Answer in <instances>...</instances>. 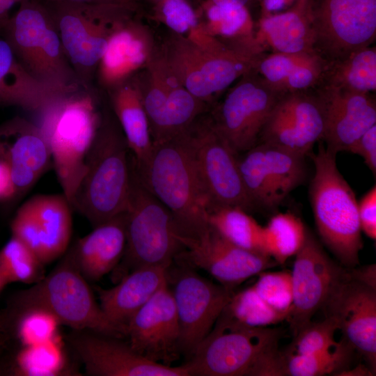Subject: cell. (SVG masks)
<instances>
[{
  "label": "cell",
  "instance_id": "1",
  "mask_svg": "<svg viewBox=\"0 0 376 376\" xmlns=\"http://www.w3.org/2000/svg\"><path fill=\"white\" fill-rule=\"evenodd\" d=\"M279 329L251 327L223 312L184 363L189 376H284Z\"/></svg>",
  "mask_w": 376,
  "mask_h": 376
},
{
  "label": "cell",
  "instance_id": "2",
  "mask_svg": "<svg viewBox=\"0 0 376 376\" xmlns=\"http://www.w3.org/2000/svg\"><path fill=\"white\" fill-rule=\"evenodd\" d=\"M187 34L174 33L160 54L182 85L206 104L256 69L265 54L229 45L201 23Z\"/></svg>",
  "mask_w": 376,
  "mask_h": 376
},
{
  "label": "cell",
  "instance_id": "3",
  "mask_svg": "<svg viewBox=\"0 0 376 376\" xmlns=\"http://www.w3.org/2000/svg\"><path fill=\"white\" fill-rule=\"evenodd\" d=\"M132 162L143 184L171 214L180 239H197L206 233L208 203L183 132L153 143L141 166Z\"/></svg>",
  "mask_w": 376,
  "mask_h": 376
},
{
  "label": "cell",
  "instance_id": "4",
  "mask_svg": "<svg viewBox=\"0 0 376 376\" xmlns=\"http://www.w3.org/2000/svg\"><path fill=\"white\" fill-rule=\"evenodd\" d=\"M39 113L38 125L49 146L63 194L70 203L101 123L97 95L93 87H81L55 96Z\"/></svg>",
  "mask_w": 376,
  "mask_h": 376
},
{
  "label": "cell",
  "instance_id": "5",
  "mask_svg": "<svg viewBox=\"0 0 376 376\" xmlns=\"http://www.w3.org/2000/svg\"><path fill=\"white\" fill-rule=\"evenodd\" d=\"M130 148L115 116L102 113L86 170L70 201L93 227L123 213L128 201Z\"/></svg>",
  "mask_w": 376,
  "mask_h": 376
},
{
  "label": "cell",
  "instance_id": "6",
  "mask_svg": "<svg viewBox=\"0 0 376 376\" xmlns=\"http://www.w3.org/2000/svg\"><path fill=\"white\" fill-rule=\"evenodd\" d=\"M308 155L315 167L309 197L319 237L343 267H355L363 241L354 192L338 169L336 154L320 142L318 152Z\"/></svg>",
  "mask_w": 376,
  "mask_h": 376
},
{
  "label": "cell",
  "instance_id": "7",
  "mask_svg": "<svg viewBox=\"0 0 376 376\" xmlns=\"http://www.w3.org/2000/svg\"><path fill=\"white\" fill-rule=\"evenodd\" d=\"M25 70L56 94L83 87L63 49L52 15L40 0H24L1 27Z\"/></svg>",
  "mask_w": 376,
  "mask_h": 376
},
{
  "label": "cell",
  "instance_id": "8",
  "mask_svg": "<svg viewBox=\"0 0 376 376\" xmlns=\"http://www.w3.org/2000/svg\"><path fill=\"white\" fill-rule=\"evenodd\" d=\"M125 215L126 244L120 261L112 271L116 282L137 268L169 267L185 249L171 214L143 184L132 159Z\"/></svg>",
  "mask_w": 376,
  "mask_h": 376
},
{
  "label": "cell",
  "instance_id": "9",
  "mask_svg": "<svg viewBox=\"0 0 376 376\" xmlns=\"http://www.w3.org/2000/svg\"><path fill=\"white\" fill-rule=\"evenodd\" d=\"M86 281L65 253L46 277L21 294L18 306L43 309L74 330L125 336V331L107 318Z\"/></svg>",
  "mask_w": 376,
  "mask_h": 376
},
{
  "label": "cell",
  "instance_id": "10",
  "mask_svg": "<svg viewBox=\"0 0 376 376\" xmlns=\"http://www.w3.org/2000/svg\"><path fill=\"white\" fill-rule=\"evenodd\" d=\"M43 3L50 11L65 54L79 83L84 88H92L111 34L123 18L135 12L114 5Z\"/></svg>",
  "mask_w": 376,
  "mask_h": 376
},
{
  "label": "cell",
  "instance_id": "11",
  "mask_svg": "<svg viewBox=\"0 0 376 376\" xmlns=\"http://www.w3.org/2000/svg\"><path fill=\"white\" fill-rule=\"evenodd\" d=\"M210 205L255 209L245 190L237 155L205 113L183 132Z\"/></svg>",
  "mask_w": 376,
  "mask_h": 376
},
{
  "label": "cell",
  "instance_id": "12",
  "mask_svg": "<svg viewBox=\"0 0 376 376\" xmlns=\"http://www.w3.org/2000/svg\"><path fill=\"white\" fill-rule=\"evenodd\" d=\"M148 117L152 143L185 132L205 113L206 103L178 80L160 53H155L143 72L135 75Z\"/></svg>",
  "mask_w": 376,
  "mask_h": 376
},
{
  "label": "cell",
  "instance_id": "13",
  "mask_svg": "<svg viewBox=\"0 0 376 376\" xmlns=\"http://www.w3.org/2000/svg\"><path fill=\"white\" fill-rule=\"evenodd\" d=\"M282 94L252 70L239 79L210 114L214 127L236 154L246 152L258 143Z\"/></svg>",
  "mask_w": 376,
  "mask_h": 376
},
{
  "label": "cell",
  "instance_id": "14",
  "mask_svg": "<svg viewBox=\"0 0 376 376\" xmlns=\"http://www.w3.org/2000/svg\"><path fill=\"white\" fill-rule=\"evenodd\" d=\"M315 52L333 61L370 47L376 38V0H313Z\"/></svg>",
  "mask_w": 376,
  "mask_h": 376
},
{
  "label": "cell",
  "instance_id": "15",
  "mask_svg": "<svg viewBox=\"0 0 376 376\" xmlns=\"http://www.w3.org/2000/svg\"><path fill=\"white\" fill-rule=\"evenodd\" d=\"M167 269L179 325V350L187 359L207 336L233 292L182 263Z\"/></svg>",
  "mask_w": 376,
  "mask_h": 376
},
{
  "label": "cell",
  "instance_id": "16",
  "mask_svg": "<svg viewBox=\"0 0 376 376\" xmlns=\"http://www.w3.org/2000/svg\"><path fill=\"white\" fill-rule=\"evenodd\" d=\"M245 152L238 159L239 168L255 208L278 207L305 179L304 156L265 143H258Z\"/></svg>",
  "mask_w": 376,
  "mask_h": 376
},
{
  "label": "cell",
  "instance_id": "17",
  "mask_svg": "<svg viewBox=\"0 0 376 376\" xmlns=\"http://www.w3.org/2000/svg\"><path fill=\"white\" fill-rule=\"evenodd\" d=\"M72 207L62 194H38L17 210L12 236L29 247L44 265L68 249L72 232Z\"/></svg>",
  "mask_w": 376,
  "mask_h": 376
},
{
  "label": "cell",
  "instance_id": "18",
  "mask_svg": "<svg viewBox=\"0 0 376 376\" xmlns=\"http://www.w3.org/2000/svg\"><path fill=\"white\" fill-rule=\"evenodd\" d=\"M180 240L185 249L174 260L205 271L232 292L250 277L278 265L268 256L235 245L210 225L200 237Z\"/></svg>",
  "mask_w": 376,
  "mask_h": 376
},
{
  "label": "cell",
  "instance_id": "19",
  "mask_svg": "<svg viewBox=\"0 0 376 376\" xmlns=\"http://www.w3.org/2000/svg\"><path fill=\"white\" fill-rule=\"evenodd\" d=\"M295 256L291 271L293 301L286 320L293 335L322 308L346 269L327 255L308 229L304 243Z\"/></svg>",
  "mask_w": 376,
  "mask_h": 376
},
{
  "label": "cell",
  "instance_id": "20",
  "mask_svg": "<svg viewBox=\"0 0 376 376\" xmlns=\"http://www.w3.org/2000/svg\"><path fill=\"white\" fill-rule=\"evenodd\" d=\"M322 309L375 374L376 289L352 278L346 268Z\"/></svg>",
  "mask_w": 376,
  "mask_h": 376
},
{
  "label": "cell",
  "instance_id": "21",
  "mask_svg": "<svg viewBox=\"0 0 376 376\" xmlns=\"http://www.w3.org/2000/svg\"><path fill=\"white\" fill-rule=\"evenodd\" d=\"M324 116L311 90L282 94L260 134L258 143L273 146L305 157L322 140Z\"/></svg>",
  "mask_w": 376,
  "mask_h": 376
},
{
  "label": "cell",
  "instance_id": "22",
  "mask_svg": "<svg viewBox=\"0 0 376 376\" xmlns=\"http://www.w3.org/2000/svg\"><path fill=\"white\" fill-rule=\"evenodd\" d=\"M120 339L88 330H75L69 341L90 375L189 376L184 364L173 366L150 361Z\"/></svg>",
  "mask_w": 376,
  "mask_h": 376
},
{
  "label": "cell",
  "instance_id": "23",
  "mask_svg": "<svg viewBox=\"0 0 376 376\" xmlns=\"http://www.w3.org/2000/svg\"><path fill=\"white\" fill-rule=\"evenodd\" d=\"M179 325L168 283L159 289L126 326L129 345L145 358L171 366L180 355Z\"/></svg>",
  "mask_w": 376,
  "mask_h": 376
},
{
  "label": "cell",
  "instance_id": "24",
  "mask_svg": "<svg viewBox=\"0 0 376 376\" xmlns=\"http://www.w3.org/2000/svg\"><path fill=\"white\" fill-rule=\"evenodd\" d=\"M324 116L321 141L327 150L337 154L351 152L369 128L376 125V102L371 93H358L320 84L312 89Z\"/></svg>",
  "mask_w": 376,
  "mask_h": 376
},
{
  "label": "cell",
  "instance_id": "25",
  "mask_svg": "<svg viewBox=\"0 0 376 376\" xmlns=\"http://www.w3.org/2000/svg\"><path fill=\"white\" fill-rule=\"evenodd\" d=\"M51 159L49 146L38 125L19 116L0 125V160L11 170L17 195L36 184Z\"/></svg>",
  "mask_w": 376,
  "mask_h": 376
},
{
  "label": "cell",
  "instance_id": "26",
  "mask_svg": "<svg viewBox=\"0 0 376 376\" xmlns=\"http://www.w3.org/2000/svg\"><path fill=\"white\" fill-rule=\"evenodd\" d=\"M133 13L117 24L97 67L95 78L107 91L138 74L155 53L151 35Z\"/></svg>",
  "mask_w": 376,
  "mask_h": 376
},
{
  "label": "cell",
  "instance_id": "27",
  "mask_svg": "<svg viewBox=\"0 0 376 376\" xmlns=\"http://www.w3.org/2000/svg\"><path fill=\"white\" fill-rule=\"evenodd\" d=\"M313 0H297L288 9L260 15L255 41L264 51L316 54L312 21Z\"/></svg>",
  "mask_w": 376,
  "mask_h": 376
},
{
  "label": "cell",
  "instance_id": "28",
  "mask_svg": "<svg viewBox=\"0 0 376 376\" xmlns=\"http://www.w3.org/2000/svg\"><path fill=\"white\" fill-rule=\"evenodd\" d=\"M126 244L125 212L96 226L66 254L88 281H97L120 261Z\"/></svg>",
  "mask_w": 376,
  "mask_h": 376
},
{
  "label": "cell",
  "instance_id": "29",
  "mask_svg": "<svg viewBox=\"0 0 376 376\" xmlns=\"http://www.w3.org/2000/svg\"><path fill=\"white\" fill-rule=\"evenodd\" d=\"M163 266L143 267L125 275L113 288L95 287L100 306L107 318L125 332L135 314L159 289L168 283L167 269Z\"/></svg>",
  "mask_w": 376,
  "mask_h": 376
},
{
  "label": "cell",
  "instance_id": "30",
  "mask_svg": "<svg viewBox=\"0 0 376 376\" xmlns=\"http://www.w3.org/2000/svg\"><path fill=\"white\" fill-rule=\"evenodd\" d=\"M107 92L114 116L125 137L134 163L140 166L146 162L153 143L135 75Z\"/></svg>",
  "mask_w": 376,
  "mask_h": 376
},
{
  "label": "cell",
  "instance_id": "31",
  "mask_svg": "<svg viewBox=\"0 0 376 376\" xmlns=\"http://www.w3.org/2000/svg\"><path fill=\"white\" fill-rule=\"evenodd\" d=\"M56 94L35 80L0 36V105L39 111Z\"/></svg>",
  "mask_w": 376,
  "mask_h": 376
},
{
  "label": "cell",
  "instance_id": "32",
  "mask_svg": "<svg viewBox=\"0 0 376 376\" xmlns=\"http://www.w3.org/2000/svg\"><path fill=\"white\" fill-rule=\"evenodd\" d=\"M320 84L371 93L376 90V48L370 46L327 61Z\"/></svg>",
  "mask_w": 376,
  "mask_h": 376
},
{
  "label": "cell",
  "instance_id": "33",
  "mask_svg": "<svg viewBox=\"0 0 376 376\" xmlns=\"http://www.w3.org/2000/svg\"><path fill=\"white\" fill-rule=\"evenodd\" d=\"M203 29L211 36L232 41L228 45L253 50L260 49L254 38L250 10L231 3H214L206 1Z\"/></svg>",
  "mask_w": 376,
  "mask_h": 376
},
{
  "label": "cell",
  "instance_id": "34",
  "mask_svg": "<svg viewBox=\"0 0 376 376\" xmlns=\"http://www.w3.org/2000/svg\"><path fill=\"white\" fill-rule=\"evenodd\" d=\"M207 214L209 224L225 239L239 247L265 255L263 226L248 212L236 206L210 205Z\"/></svg>",
  "mask_w": 376,
  "mask_h": 376
},
{
  "label": "cell",
  "instance_id": "35",
  "mask_svg": "<svg viewBox=\"0 0 376 376\" xmlns=\"http://www.w3.org/2000/svg\"><path fill=\"white\" fill-rule=\"evenodd\" d=\"M306 230L302 221L291 212L278 213L263 226L262 250L278 265L295 256L302 247Z\"/></svg>",
  "mask_w": 376,
  "mask_h": 376
},
{
  "label": "cell",
  "instance_id": "36",
  "mask_svg": "<svg viewBox=\"0 0 376 376\" xmlns=\"http://www.w3.org/2000/svg\"><path fill=\"white\" fill-rule=\"evenodd\" d=\"M354 348L343 338L334 346L308 354L283 356L284 376L336 375L350 368Z\"/></svg>",
  "mask_w": 376,
  "mask_h": 376
},
{
  "label": "cell",
  "instance_id": "37",
  "mask_svg": "<svg viewBox=\"0 0 376 376\" xmlns=\"http://www.w3.org/2000/svg\"><path fill=\"white\" fill-rule=\"evenodd\" d=\"M235 322L251 327H265L286 320L288 315L266 303L253 286L233 293L222 311Z\"/></svg>",
  "mask_w": 376,
  "mask_h": 376
},
{
  "label": "cell",
  "instance_id": "38",
  "mask_svg": "<svg viewBox=\"0 0 376 376\" xmlns=\"http://www.w3.org/2000/svg\"><path fill=\"white\" fill-rule=\"evenodd\" d=\"M43 264L25 244L12 236L0 250V272L8 283H36L43 278Z\"/></svg>",
  "mask_w": 376,
  "mask_h": 376
},
{
  "label": "cell",
  "instance_id": "39",
  "mask_svg": "<svg viewBox=\"0 0 376 376\" xmlns=\"http://www.w3.org/2000/svg\"><path fill=\"white\" fill-rule=\"evenodd\" d=\"M57 340L24 347L17 357V373L24 375H58L64 366V356Z\"/></svg>",
  "mask_w": 376,
  "mask_h": 376
},
{
  "label": "cell",
  "instance_id": "40",
  "mask_svg": "<svg viewBox=\"0 0 376 376\" xmlns=\"http://www.w3.org/2000/svg\"><path fill=\"white\" fill-rule=\"evenodd\" d=\"M338 330L336 321L330 316L319 322L310 321L304 325L295 335L286 350L285 354H308L327 350L338 341L335 340Z\"/></svg>",
  "mask_w": 376,
  "mask_h": 376
},
{
  "label": "cell",
  "instance_id": "41",
  "mask_svg": "<svg viewBox=\"0 0 376 376\" xmlns=\"http://www.w3.org/2000/svg\"><path fill=\"white\" fill-rule=\"evenodd\" d=\"M258 276L252 285L258 295L271 307L289 315L293 301L291 272L265 270Z\"/></svg>",
  "mask_w": 376,
  "mask_h": 376
},
{
  "label": "cell",
  "instance_id": "42",
  "mask_svg": "<svg viewBox=\"0 0 376 376\" xmlns=\"http://www.w3.org/2000/svg\"><path fill=\"white\" fill-rule=\"evenodd\" d=\"M20 309L17 332L24 347L44 343L56 338L60 323L52 314L38 308Z\"/></svg>",
  "mask_w": 376,
  "mask_h": 376
},
{
  "label": "cell",
  "instance_id": "43",
  "mask_svg": "<svg viewBox=\"0 0 376 376\" xmlns=\"http://www.w3.org/2000/svg\"><path fill=\"white\" fill-rule=\"evenodd\" d=\"M313 54H264L256 70L267 83L283 93L281 88L286 78L299 64Z\"/></svg>",
  "mask_w": 376,
  "mask_h": 376
},
{
  "label": "cell",
  "instance_id": "44",
  "mask_svg": "<svg viewBox=\"0 0 376 376\" xmlns=\"http://www.w3.org/2000/svg\"><path fill=\"white\" fill-rule=\"evenodd\" d=\"M157 14L177 34H185L200 24L196 13L186 0H161Z\"/></svg>",
  "mask_w": 376,
  "mask_h": 376
},
{
  "label": "cell",
  "instance_id": "45",
  "mask_svg": "<svg viewBox=\"0 0 376 376\" xmlns=\"http://www.w3.org/2000/svg\"><path fill=\"white\" fill-rule=\"evenodd\" d=\"M358 214L361 232L376 239V187L374 185L358 203Z\"/></svg>",
  "mask_w": 376,
  "mask_h": 376
},
{
  "label": "cell",
  "instance_id": "46",
  "mask_svg": "<svg viewBox=\"0 0 376 376\" xmlns=\"http://www.w3.org/2000/svg\"><path fill=\"white\" fill-rule=\"evenodd\" d=\"M350 152L361 156L375 175L376 173V125L364 132L357 140Z\"/></svg>",
  "mask_w": 376,
  "mask_h": 376
},
{
  "label": "cell",
  "instance_id": "47",
  "mask_svg": "<svg viewBox=\"0 0 376 376\" xmlns=\"http://www.w3.org/2000/svg\"><path fill=\"white\" fill-rule=\"evenodd\" d=\"M16 195L11 170L6 162L0 160V201L10 199Z\"/></svg>",
  "mask_w": 376,
  "mask_h": 376
},
{
  "label": "cell",
  "instance_id": "48",
  "mask_svg": "<svg viewBox=\"0 0 376 376\" xmlns=\"http://www.w3.org/2000/svg\"><path fill=\"white\" fill-rule=\"evenodd\" d=\"M43 3H66L76 4H90V5H114L130 9L136 12L138 5L136 0H40Z\"/></svg>",
  "mask_w": 376,
  "mask_h": 376
},
{
  "label": "cell",
  "instance_id": "49",
  "mask_svg": "<svg viewBox=\"0 0 376 376\" xmlns=\"http://www.w3.org/2000/svg\"><path fill=\"white\" fill-rule=\"evenodd\" d=\"M354 279L376 289V267L375 264L357 268H347Z\"/></svg>",
  "mask_w": 376,
  "mask_h": 376
},
{
  "label": "cell",
  "instance_id": "50",
  "mask_svg": "<svg viewBox=\"0 0 376 376\" xmlns=\"http://www.w3.org/2000/svg\"><path fill=\"white\" fill-rule=\"evenodd\" d=\"M297 0H260L261 15L283 11L292 6Z\"/></svg>",
  "mask_w": 376,
  "mask_h": 376
},
{
  "label": "cell",
  "instance_id": "51",
  "mask_svg": "<svg viewBox=\"0 0 376 376\" xmlns=\"http://www.w3.org/2000/svg\"><path fill=\"white\" fill-rule=\"evenodd\" d=\"M375 374L366 363H359L353 368H347L338 373V376H373Z\"/></svg>",
  "mask_w": 376,
  "mask_h": 376
},
{
  "label": "cell",
  "instance_id": "52",
  "mask_svg": "<svg viewBox=\"0 0 376 376\" xmlns=\"http://www.w3.org/2000/svg\"><path fill=\"white\" fill-rule=\"evenodd\" d=\"M16 3L15 0H0V29L9 18L8 13Z\"/></svg>",
  "mask_w": 376,
  "mask_h": 376
},
{
  "label": "cell",
  "instance_id": "53",
  "mask_svg": "<svg viewBox=\"0 0 376 376\" xmlns=\"http://www.w3.org/2000/svg\"><path fill=\"white\" fill-rule=\"evenodd\" d=\"M214 3H231L243 6L248 8L249 10L257 3H259L260 0H207Z\"/></svg>",
  "mask_w": 376,
  "mask_h": 376
},
{
  "label": "cell",
  "instance_id": "54",
  "mask_svg": "<svg viewBox=\"0 0 376 376\" xmlns=\"http://www.w3.org/2000/svg\"><path fill=\"white\" fill-rule=\"evenodd\" d=\"M8 283L0 272V292L3 290L6 285Z\"/></svg>",
  "mask_w": 376,
  "mask_h": 376
}]
</instances>
